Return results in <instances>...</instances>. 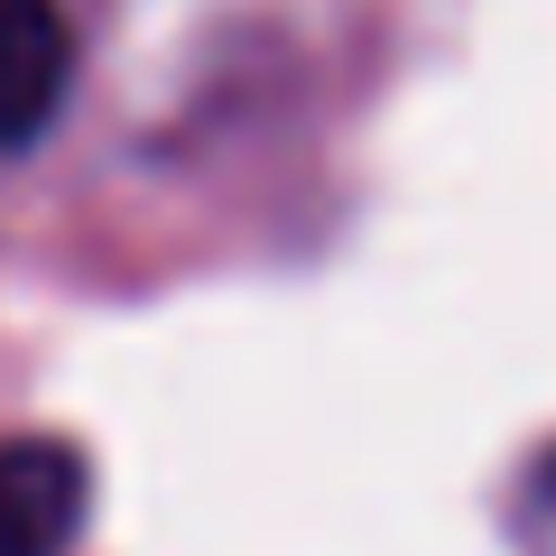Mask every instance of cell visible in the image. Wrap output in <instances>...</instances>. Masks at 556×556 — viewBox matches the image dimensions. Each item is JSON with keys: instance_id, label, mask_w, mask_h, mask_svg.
Returning a JSON list of instances; mask_svg holds the SVG:
<instances>
[{"instance_id": "obj_2", "label": "cell", "mask_w": 556, "mask_h": 556, "mask_svg": "<svg viewBox=\"0 0 556 556\" xmlns=\"http://www.w3.org/2000/svg\"><path fill=\"white\" fill-rule=\"evenodd\" d=\"M65 65H75V38L56 0H0V149L47 130V112L65 102Z\"/></svg>"}, {"instance_id": "obj_1", "label": "cell", "mask_w": 556, "mask_h": 556, "mask_svg": "<svg viewBox=\"0 0 556 556\" xmlns=\"http://www.w3.org/2000/svg\"><path fill=\"white\" fill-rule=\"evenodd\" d=\"M84 501H93V473L75 445L56 437L0 445V556H65L84 529Z\"/></svg>"}]
</instances>
